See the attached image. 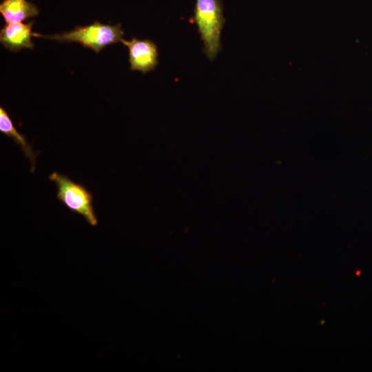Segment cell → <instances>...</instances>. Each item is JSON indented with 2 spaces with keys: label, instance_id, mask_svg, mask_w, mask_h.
Wrapping results in <instances>:
<instances>
[{
  "label": "cell",
  "instance_id": "4",
  "mask_svg": "<svg viewBox=\"0 0 372 372\" xmlns=\"http://www.w3.org/2000/svg\"><path fill=\"white\" fill-rule=\"evenodd\" d=\"M128 48L130 70L143 73L154 70L158 63V50L155 43L149 39H122Z\"/></svg>",
  "mask_w": 372,
  "mask_h": 372
},
{
  "label": "cell",
  "instance_id": "7",
  "mask_svg": "<svg viewBox=\"0 0 372 372\" xmlns=\"http://www.w3.org/2000/svg\"><path fill=\"white\" fill-rule=\"evenodd\" d=\"M0 132L5 136L12 138L16 144L21 146L25 156L31 163V171L33 172L35 168V160L37 154L34 152L25 136L17 130L10 116L2 107H0Z\"/></svg>",
  "mask_w": 372,
  "mask_h": 372
},
{
  "label": "cell",
  "instance_id": "1",
  "mask_svg": "<svg viewBox=\"0 0 372 372\" xmlns=\"http://www.w3.org/2000/svg\"><path fill=\"white\" fill-rule=\"evenodd\" d=\"M221 0H196L194 17L200 39L203 52L210 60H214L221 50V32L225 23Z\"/></svg>",
  "mask_w": 372,
  "mask_h": 372
},
{
  "label": "cell",
  "instance_id": "5",
  "mask_svg": "<svg viewBox=\"0 0 372 372\" xmlns=\"http://www.w3.org/2000/svg\"><path fill=\"white\" fill-rule=\"evenodd\" d=\"M33 21L6 23L1 30L0 41L3 45L12 52L22 49H32L34 44L31 40Z\"/></svg>",
  "mask_w": 372,
  "mask_h": 372
},
{
  "label": "cell",
  "instance_id": "3",
  "mask_svg": "<svg viewBox=\"0 0 372 372\" xmlns=\"http://www.w3.org/2000/svg\"><path fill=\"white\" fill-rule=\"evenodd\" d=\"M57 188V199L72 211L81 215L92 226L98 225L93 206L92 194L79 183L65 175L52 172L49 177Z\"/></svg>",
  "mask_w": 372,
  "mask_h": 372
},
{
  "label": "cell",
  "instance_id": "6",
  "mask_svg": "<svg viewBox=\"0 0 372 372\" xmlns=\"http://www.w3.org/2000/svg\"><path fill=\"white\" fill-rule=\"evenodd\" d=\"M0 12L6 23L22 22L38 15L37 7L26 0H3Z\"/></svg>",
  "mask_w": 372,
  "mask_h": 372
},
{
  "label": "cell",
  "instance_id": "2",
  "mask_svg": "<svg viewBox=\"0 0 372 372\" xmlns=\"http://www.w3.org/2000/svg\"><path fill=\"white\" fill-rule=\"evenodd\" d=\"M124 32L121 24H103L99 21L85 26H77L62 34L43 35L34 32L32 37L63 42H75L99 53L105 46L121 42Z\"/></svg>",
  "mask_w": 372,
  "mask_h": 372
}]
</instances>
